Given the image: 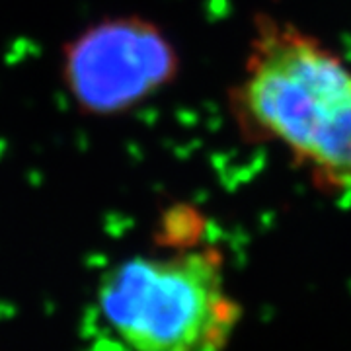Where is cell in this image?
Returning <instances> with one entry per match:
<instances>
[{"label":"cell","instance_id":"7a4b0ae2","mask_svg":"<svg viewBox=\"0 0 351 351\" xmlns=\"http://www.w3.org/2000/svg\"><path fill=\"white\" fill-rule=\"evenodd\" d=\"M98 306L133 351H223L242 316L213 246L117 263L101 277Z\"/></svg>","mask_w":351,"mask_h":351},{"label":"cell","instance_id":"6da1fadb","mask_svg":"<svg viewBox=\"0 0 351 351\" xmlns=\"http://www.w3.org/2000/svg\"><path fill=\"white\" fill-rule=\"evenodd\" d=\"M226 110L242 141L283 151L322 193L351 195V63L324 39L256 14Z\"/></svg>","mask_w":351,"mask_h":351},{"label":"cell","instance_id":"3957f363","mask_svg":"<svg viewBox=\"0 0 351 351\" xmlns=\"http://www.w3.org/2000/svg\"><path fill=\"white\" fill-rule=\"evenodd\" d=\"M176 43L145 16H110L88 25L63 49L61 76L76 108L94 117L133 112L178 80Z\"/></svg>","mask_w":351,"mask_h":351}]
</instances>
